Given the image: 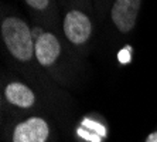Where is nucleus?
Masks as SVG:
<instances>
[{"mask_svg": "<svg viewBox=\"0 0 157 142\" xmlns=\"http://www.w3.org/2000/svg\"><path fill=\"white\" fill-rule=\"evenodd\" d=\"M29 11L31 24L62 36L61 7L58 0H23Z\"/></svg>", "mask_w": 157, "mask_h": 142, "instance_id": "6", "label": "nucleus"}, {"mask_svg": "<svg viewBox=\"0 0 157 142\" xmlns=\"http://www.w3.org/2000/svg\"><path fill=\"white\" fill-rule=\"evenodd\" d=\"M94 0H68L61 10L62 37L77 54L86 59L95 34Z\"/></svg>", "mask_w": 157, "mask_h": 142, "instance_id": "4", "label": "nucleus"}, {"mask_svg": "<svg viewBox=\"0 0 157 142\" xmlns=\"http://www.w3.org/2000/svg\"><path fill=\"white\" fill-rule=\"evenodd\" d=\"M143 142H157V128H154L153 131H150L146 135V138Z\"/></svg>", "mask_w": 157, "mask_h": 142, "instance_id": "9", "label": "nucleus"}, {"mask_svg": "<svg viewBox=\"0 0 157 142\" xmlns=\"http://www.w3.org/2000/svg\"><path fill=\"white\" fill-rule=\"evenodd\" d=\"M0 36L9 63L16 73L43 92L55 108L67 107V99H70L67 91L59 88L37 61L33 24L16 10L3 6Z\"/></svg>", "mask_w": 157, "mask_h": 142, "instance_id": "1", "label": "nucleus"}, {"mask_svg": "<svg viewBox=\"0 0 157 142\" xmlns=\"http://www.w3.org/2000/svg\"><path fill=\"white\" fill-rule=\"evenodd\" d=\"M105 2L106 0H94V4H95V11H96V17H103V9H105Z\"/></svg>", "mask_w": 157, "mask_h": 142, "instance_id": "8", "label": "nucleus"}, {"mask_svg": "<svg viewBox=\"0 0 157 142\" xmlns=\"http://www.w3.org/2000/svg\"><path fill=\"white\" fill-rule=\"evenodd\" d=\"M143 0H113L110 6V22L122 36H128L137 24Z\"/></svg>", "mask_w": 157, "mask_h": 142, "instance_id": "7", "label": "nucleus"}, {"mask_svg": "<svg viewBox=\"0 0 157 142\" xmlns=\"http://www.w3.org/2000/svg\"><path fill=\"white\" fill-rule=\"evenodd\" d=\"M67 3H68V0H58V4H59V7H61V10L65 7Z\"/></svg>", "mask_w": 157, "mask_h": 142, "instance_id": "10", "label": "nucleus"}, {"mask_svg": "<svg viewBox=\"0 0 157 142\" xmlns=\"http://www.w3.org/2000/svg\"><path fill=\"white\" fill-rule=\"evenodd\" d=\"M37 61L62 90H72L86 73V59L77 54L61 34L34 26Z\"/></svg>", "mask_w": 157, "mask_h": 142, "instance_id": "2", "label": "nucleus"}, {"mask_svg": "<svg viewBox=\"0 0 157 142\" xmlns=\"http://www.w3.org/2000/svg\"><path fill=\"white\" fill-rule=\"evenodd\" d=\"M52 102L21 75L2 74V115L48 114L54 117Z\"/></svg>", "mask_w": 157, "mask_h": 142, "instance_id": "3", "label": "nucleus"}, {"mask_svg": "<svg viewBox=\"0 0 157 142\" xmlns=\"http://www.w3.org/2000/svg\"><path fill=\"white\" fill-rule=\"evenodd\" d=\"M4 142H57V128L48 114L3 117Z\"/></svg>", "mask_w": 157, "mask_h": 142, "instance_id": "5", "label": "nucleus"}]
</instances>
